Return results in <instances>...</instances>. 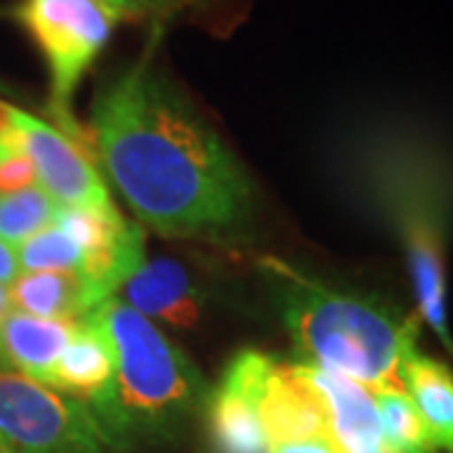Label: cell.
I'll list each match as a JSON object with an SVG mask.
<instances>
[{"label": "cell", "instance_id": "obj_5", "mask_svg": "<svg viewBox=\"0 0 453 453\" xmlns=\"http://www.w3.org/2000/svg\"><path fill=\"white\" fill-rule=\"evenodd\" d=\"M16 18L49 64L50 111L58 129L79 139L71 101L121 18L101 0H20Z\"/></svg>", "mask_w": 453, "mask_h": 453}, {"label": "cell", "instance_id": "obj_20", "mask_svg": "<svg viewBox=\"0 0 453 453\" xmlns=\"http://www.w3.org/2000/svg\"><path fill=\"white\" fill-rule=\"evenodd\" d=\"M101 3H106L119 18H139L166 13L184 0H101Z\"/></svg>", "mask_w": 453, "mask_h": 453}, {"label": "cell", "instance_id": "obj_22", "mask_svg": "<svg viewBox=\"0 0 453 453\" xmlns=\"http://www.w3.org/2000/svg\"><path fill=\"white\" fill-rule=\"evenodd\" d=\"M270 453H335L333 451V443L330 441H297V443H285V446H277Z\"/></svg>", "mask_w": 453, "mask_h": 453}, {"label": "cell", "instance_id": "obj_23", "mask_svg": "<svg viewBox=\"0 0 453 453\" xmlns=\"http://www.w3.org/2000/svg\"><path fill=\"white\" fill-rule=\"evenodd\" d=\"M13 310V305H11V295H8V288L5 285H0V323L5 320V315Z\"/></svg>", "mask_w": 453, "mask_h": 453}, {"label": "cell", "instance_id": "obj_13", "mask_svg": "<svg viewBox=\"0 0 453 453\" xmlns=\"http://www.w3.org/2000/svg\"><path fill=\"white\" fill-rule=\"evenodd\" d=\"M113 368L116 357L111 342L88 312L83 320H79L73 338L68 340L65 350L56 363L53 388L81 403H88L111 383Z\"/></svg>", "mask_w": 453, "mask_h": 453}, {"label": "cell", "instance_id": "obj_24", "mask_svg": "<svg viewBox=\"0 0 453 453\" xmlns=\"http://www.w3.org/2000/svg\"><path fill=\"white\" fill-rule=\"evenodd\" d=\"M0 453H8V451H5V449H3V446H0Z\"/></svg>", "mask_w": 453, "mask_h": 453}, {"label": "cell", "instance_id": "obj_11", "mask_svg": "<svg viewBox=\"0 0 453 453\" xmlns=\"http://www.w3.org/2000/svg\"><path fill=\"white\" fill-rule=\"evenodd\" d=\"M297 363V360H295ZM310 386L320 393L327 423L330 443L335 453H390L380 428V416L375 395L353 378L318 365L297 363Z\"/></svg>", "mask_w": 453, "mask_h": 453}, {"label": "cell", "instance_id": "obj_17", "mask_svg": "<svg viewBox=\"0 0 453 453\" xmlns=\"http://www.w3.org/2000/svg\"><path fill=\"white\" fill-rule=\"evenodd\" d=\"M390 453H441L408 393H372Z\"/></svg>", "mask_w": 453, "mask_h": 453}, {"label": "cell", "instance_id": "obj_8", "mask_svg": "<svg viewBox=\"0 0 453 453\" xmlns=\"http://www.w3.org/2000/svg\"><path fill=\"white\" fill-rule=\"evenodd\" d=\"M273 360L257 350H242L226 363L222 380L210 390L202 413L214 453L273 451L259 421V395Z\"/></svg>", "mask_w": 453, "mask_h": 453}, {"label": "cell", "instance_id": "obj_12", "mask_svg": "<svg viewBox=\"0 0 453 453\" xmlns=\"http://www.w3.org/2000/svg\"><path fill=\"white\" fill-rule=\"evenodd\" d=\"M76 327L79 320H46L11 310L0 323V365L53 388L56 363Z\"/></svg>", "mask_w": 453, "mask_h": 453}, {"label": "cell", "instance_id": "obj_1", "mask_svg": "<svg viewBox=\"0 0 453 453\" xmlns=\"http://www.w3.org/2000/svg\"><path fill=\"white\" fill-rule=\"evenodd\" d=\"M98 162L139 225L172 240H229L250 225L255 189L187 94L144 56L94 98Z\"/></svg>", "mask_w": 453, "mask_h": 453}, {"label": "cell", "instance_id": "obj_14", "mask_svg": "<svg viewBox=\"0 0 453 453\" xmlns=\"http://www.w3.org/2000/svg\"><path fill=\"white\" fill-rule=\"evenodd\" d=\"M8 295L13 310L46 320H83L104 303L88 280L71 273H20Z\"/></svg>", "mask_w": 453, "mask_h": 453}, {"label": "cell", "instance_id": "obj_6", "mask_svg": "<svg viewBox=\"0 0 453 453\" xmlns=\"http://www.w3.org/2000/svg\"><path fill=\"white\" fill-rule=\"evenodd\" d=\"M0 446L8 453H109L86 403L0 365Z\"/></svg>", "mask_w": 453, "mask_h": 453}, {"label": "cell", "instance_id": "obj_10", "mask_svg": "<svg viewBox=\"0 0 453 453\" xmlns=\"http://www.w3.org/2000/svg\"><path fill=\"white\" fill-rule=\"evenodd\" d=\"M119 292V297L146 320L174 330H192L204 312V292L199 282L172 257H144Z\"/></svg>", "mask_w": 453, "mask_h": 453}, {"label": "cell", "instance_id": "obj_2", "mask_svg": "<svg viewBox=\"0 0 453 453\" xmlns=\"http://www.w3.org/2000/svg\"><path fill=\"white\" fill-rule=\"evenodd\" d=\"M273 282L297 363L353 378L371 393H408L405 365L418 348V315L342 290L277 257L259 259Z\"/></svg>", "mask_w": 453, "mask_h": 453}, {"label": "cell", "instance_id": "obj_3", "mask_svg": "<svg viewBox=\"0 0 453 453\" xmlns=\"http://www.w3.org/2000/svg\"><path fill=\"white\" fill-rule=\"evenodd\" d=\"M91 318L116 357L111 383L86 403L109 449L131 451L181 436L204 413L211 390L204 372L119 295L98 303Z\"/></svg>", "mask_w": 453, "mask_h": 453}, {"label": "cell", "instance_id": "obj_19", "mask_svg": "<svg viewBox=\"0 0 453 453\" xmlns=\"http://www.w3.org/2000/svg\"><path fill=\"white\" fill-rule=\"evenodd\" d=\"M35 181L31 162L18 149H0V195L28 189Z\"/></svg>", "mask_w": 453, "mask_h": 453}, {"label": "cell", "instance_id": "obj_4", "mask_svg": "<svg viewBox=\"0 0 453 453\" xmlns=\"http://www.w3.org/2000/svg\"><path fill=\"white\" fill-rule=\"evenodd\" d=\"M363 181L395 229L416 295V315L453 357L446 247L451 222L449 179L408 142H378L363 154Z\"/></svg>", "mask_w": 453, "mask_h": 453}, {"label": "cell", "instance_id": "obj_7", "mask_svg": "<svg viewBox=\"0 0 453 453\" xmlns=\"http://www.w3.org/2000/svg\"><path fill=\"white\" fill-rule=\"evenodd\" d=\"M13 119L18 149L31 162L35 181L58 202V207H86L98 211L116 207L106 181L86 157L79 139L20 109L13 111Z\"/></svg>", "mask_w": 453, "mask_h": 453}, {"label": "cell", "instance_id": "obj_9", "mask_svg": "<svg viewBox=\"0 0 453 453\" xmlns=\"http://www.w3.org/2000/svg\"><path fill=\"white\" fill-rule=\"evenodd\" d=\"M259 421L270 449L297 441H330V423L320 393L297 363L273 360L259 395Z\"/></svg>", "mask_w": 453, "mask_h": 453}, {"label": "cell", "instance_id": "obj_16", "mask_svg": "<svg viewBox=\"0 0 453 453\" xmlns=\"http://www.w3.org/2000/svg\"><path fill=\"white\" fill-rule=\"evenodd\" d=\"M58 202L41 187L0 195V240L18 247L56 222Z\"/></svg>", "mask_w": 453, "mask_h": 453}, {"label": "cell", "instance_id": "obj_15", "mask_svg": "<svg viewBox=\"0 0 453 453\" xmlns=\"http://www.w3.org/2000/svg\"><path fill=\"white\" fill-rule=\"evenodd\" d=\"M405 390L441 453H453V371L436 357L416 353L405 365Z\"/></svg>", "mask_w": 453, "mask_h": 453}, {"label": "cell", "instance_id": "obj_18", "mask_svg": "<svg viewBox=\"0 0 453 453\" xmlns=\"http://www.w3.org/2000/svg\"><path fill=\"white\" fill-rule=\"evenodd\" d=\"M23 273H71L83 275L86 252L65 229L58 225L46 226L35 237L16 247Z\"/></svg>", "mask_w": 453, "mask_h": 453}, {"label": "cell", "instance_id": "obj_21", "mask_svg": "<svg viewBox=\"0 0 453 453\" xmlns=\"http://www.w3.org/2000/svg\"><path fill=\"white\" fill-rule=\"evenodd\" d=\"M23 270H20V262H18L16 247H11L8 242L0 240V285H13Z\"/></svg>", "mask_w": 453, "mask_h": 453}]
</instances>
